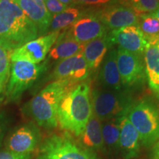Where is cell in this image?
<instances>
[{
  "mask_svg": "<svg viewBox=\"0 0 159 159\" xmlns=\"http://www.w3.org/2000/svg\"><path fill=\"white\" fill-rule=\"evenodd\" d=\"M84 45L77 42L69 34L68 31L60 34L55 47L49 51V58L61 60L75 56L83 52Z\"/></svg>",
  "mask_w": 159,
  "mask_h": 159,
  "instance_id": "44dd1931",
  "label": "cell"
},
{
  "mask_svg": "<svg viewBox=\"0 0 159 159\" xmlns=\"http://www.w3.org/2000/svg\"><path fill=\"white\" fill-rule=\"evenodd\" d=\"M36 159H99L96 152L83 148L68 132L53 134L40 144Z\"/></svg>",
  "mask_w": 159,
  "mask_h": 159,
  "instance_id": "8992f818",
  "label": "cell"
},
{
  "mask_svg": "<svg viewBox=\"0 0 159 159\" xmlns=\"http://www.w3.org/2000/svg\"><path fill=\"white\" fill-rule=\"evenodd\" d=\"M76 55L61 60L52 72L49 79L55 81L66 79L71 80L73 71H74L75 61H76Z\"/></svg>",
  "mask_w": 159,
  "mask_h": 159,
  "instance_id": "484cf974",
  "label": "cell"
},
{
  "mask_svg": "<svg viewBox=\"0 0 159 159\" xmlns=\"http://www.w3.org/2000/svg\"><path fill=\"white\" fill-rule=\"evenodd\" d=\"M60 35V31L50 32L49 34L37 38L26 43L19 48L10 52L11 61H25L39 64L46 58Z\"/></svg>",
  "mask_w": 159,
  "mask_h": 159,
  "instance_id": "ba28073f",
  "label": "cell"
},
{
  "mask_svg": "<svg viewBox=\"0 0 159 159\" xmlns=\"http://www.w3.org/2000/svg\"><path fill=\"white\" fill-rule=\"evenodd\" d=\"M117 49H111L105 55L99 71L98 80L102 89L122 91V84L116 61Z\"/></svg>",
  "mask_w": 159,
  "mask_h": 159,
  "instance_id": "9a60e30c",
  "label": "cell"
},
{
  "mask_svg": "<svg viewBox=\"0 0 159 159\" xmlns=\"http://www.w3.org/2000/svg\"><path fill=\"white\" fill-rule=\"evenodd\" d=\"M120 143L121 153L124 159H131L139 153L141 142L138 132L126 116L120 119Z\"/></svg>",
  "mask_w": 159,
  "mask_h": 159,
  "instance_id": "2e32d148",
  "label": "cell"
},
{
  "mask_svg": "<svg viewBox=\"0 0 159 159\" xmlns=\"http://www.w3.org/2000/svg\"><path fill=\"white\" fill-rule=\"evenodd\" d=\"M145 76L151 91L159 98V47L148 41L144 52Z\"/></svg>",
  "mask_w": 159,
  "mask_h": 159,
  "instance_id": "e0dca14e",
  "label": "cell"
},
{
  "mask_svg": "<svg viewBox=\"0 0 159 159\" xmlns=\"http://www.w3.org/2000/svg\"><path fill=\"white\" fill-rule=\"evenodd\" d=\"M91 87L82 82L69 89L60 102L57 109V123L69 134L78 138L92 114Z\"/></svg>",
  "mask_w": 159,
  "mask_h": 159,
  "instance_id": "6da1fadb",
  "label": "cell"
},
{
  "mask_svg": "<svg viewBox=\"0 0 159 159\" xmlns=\"http://www.w3.org/2000/svg\"><path fill=\"white\" fill-rule=\"evenodd\" d=\"M61 2H62L64 5L69 6V5H75V0H59Z\"/></svg>",
  "mask_w": 159,
  "mask_h": 159,
  "instance_id": "1f68e13d",
  "label": "cell"
},
{
  "mask_svg": "<svg viewBox=\"0 0 159 159\" xmlns=\"http://www.w3.org/2000/svg\"><path fill=\"white\" fill-rule=\"evenodd\" d=\"M106 29L96 15H83L71 26L68 33L75 41L85 45L107 34Z\"/></svg>",
  "mask_w": 159,
  "mask_h": 159,
  "instance_id": "4fadbf2b",
  "label": "cell"
},
{
  "mask_svg": "<svg viewBox=\"0 0 159 159\" xmlns=\"http://www.w3.org/2000/svg\"><path fill=\"white\" fill-rule=\"evenodd\" d=\"M152 14L155 17L157 18V19H158V20L159 21V7L156 10V11L153 12V13H152Z\"/></svg>",
  "mask_w": 159,
  "mask_h": 159,
  "instance_id": "836d02e7",
  "label": "cell"
},
{
  "mask_svg": "<svg viewBox=\"0 0 159 159\" xmlns=\"http://www.w3.org/2000/svg\"><path fill=\"white\" fill-rule=\"evenodd\" d=\"M2 136H3L2 130V128H1V127H0V144H1L2 139Z\"/></svg>",
  "mask_w": 159,
  "mask_h": 159,
  "instance_id": "e575fe53",
  "label": "cell"
},
{
  "mask_svg": "<svg viewBox=\"0 0 159 159\" xmlns=\"http://www.w3.org/2000/svg\"><path fill=\"white\" fill-rule=\"evenodd\" d=\"M152 159H159V139L153 145L152 150Z\"/></svg>",
  "mask_w": 159,
  "mask_h": 159,
  "instance_id": "4dcf8cb0",
  "label": "cell"
},
{
  "mask_svg": "<svg viewBox=\"0 0 159 159\" xmlns=\"http://www.w3.org/2000/svg\"><path fill=\"white\" fill-rule=\"evenodd\" d=\"M148 41H152V42H155L159 47V35H158V36L156 38H153V39L148 40Z\"/></svg>",
  "mask_w": 159,
  "mask_h": 159,
  "instance_id": "d6a6232c",
  "label": "cell"
},
{
  "mask_svg": "<svg viewBox=\"0 0 159 159\" xmlns=\"http://www.w3.org/2000/svg\"><path fill=\"white\" fill-rule=\"evenodd\" d=\"M11 64L10 52L0 46V102L5 99L6 85L10 77Z\"/></svg>",
  "mask_w": 159,
  "mask_h": 159,
  "instance_id": "cb8c5ba5",
  "label": "cell"
},
{
  "mask_svg": "<svg viewBox=\"0 0 159 159\" xmlns=\"http://www.w3.org/2000/svg\"><path fill=\"white\" fill-rule=\"evenodd\" d=\"M75 5L83 6H94L100 7L102 5H108L109 4L116 3L114 0H75Z\"/></svg>",
  "mask_w": 159,
  "mask_h": 159,
  "instance_id": "f1b7e54d",
  "label": "cell"
},
{
  "mask_svg": "<svg viewBox=\"0 0 159 159\" xmlns=\"http://www.w3.org/2000/svg\"><path fill=\"white\" fill-rule=\"evenodd\" d=\"M83 15V11L80 9L75 7H69L64 11L53 16L49 31H60L61 30L71 27Z\"/></svg>",
  "mask_w": 159,
  "mask_h": 159,
  "instance_id": "7402d4cb",
  "label": "cell"
},
{
  "mask_svg": "<svg viewBox=\"0 0 159 159\" xmlns=\"http://www.w3.org/2000/svg\"><path fill=\"white\" fill-rule=\"evenodd\" d=\"M106 28L116 30L139 25V15L130 7L121 4H109L95 13Z\"/></svg>",
  "mask_w": 159,
  "mask_h": 159,
  "instance_id": "30bf717a",
  "label": "cell"
},
{
  "mask_svg": "<svg viewBox=\"0 0 159 159\" xmlns=\"http://www.w3.org/2000/svg\"><path fill=\"white\" fill-rule=\"evenodd\" d=\"M116 61L122 86H134L144 80V65L139 55L118 48Z\"/></svg>",
  "mask_w": 159,
  "mask_h": 159,
  "instance_id": "9c48e42d",
  "label": "cell"
},
{
  "mask_svg": "<svg viewBox=\"0 0 159 159\" xmlns=\"http://www.w3.org/2000/svg\"><path fill=\"white\" fill-rule=\"evenodd\" d=\"M120 119H114L101 122L103 151L112 157H115L118 156L119 153H121L119 143Z\"/></svg>",
  "mask_w": 159,
  "mask_h": 159,
  "instance_id": "ffe728a7",
  "label": "cell"
},
{
  "mask_svg": "<svg viewBox=\"0 0 159 159\" xmlns=\"http://www.w3.org/2000/svg\"><path fill=\"white\" fill-rule=\"evenodd\" d=\"M32 154H19L9 150L0 151V159H31Z\"/></svg>",
  "mask_w": 159,
  "mask_h": 159,
  "instance_id": "f546056e",
  "label": "cell"
},
{
  "mask_svg": "<svg viewBox=\"0 0 159 159\" xmlns=\"http://www.w3.org/2000/svg\"><path fill=\"white\" fill-rule=\"evenodd\" d=\"M116 3L130 7L138 15L153 13L159 7V0H119Z\"/></svg>",
  "mask_w": 159,
  "mask_h": 159,
  "instance_id": "d4e9b609",
  "label": "cell"
},
{
  "mask_svg": "<svg viewBox=\"0 0 159 159\" xmlns=\"http://www.w3.org/2000/svg\"><path fill=\"white\" fill-rule=\"evenodd\" d=\"M126 116L138 132L141 145L150 148L159 139V108L153 102L142 99L134 103Z\"/></svg>",
  "mask_w": 159,
  "mask_h": 159,
  "instance_id": "277c9868",
  "label": "cell"
},
{
  "mask_svg": "<svg viewBox=\"0 0 159 159\" xmlns=\"http://www.w3.org/2000/svg\"><path fill=\"white\" fill-rule=\"evenodd\" d=\"M40 139L39 131L34 125H23L7 139V150L19 154H31L36 149Z\"/></svg>",
  "mask_w": 159,
  "mask_h": 159,
  "instance_id": "7c38bea8",
  "label": "cell"
},
{
  "mask_svg": "<svg viewBox=\"0 0 159 159\" xmlns=\"http://www.w3.org/2000/svg\"><path fill=\"white\" fill-rule=\"evenodd\" d=\"M114 2H116H116H118V1H119V0H114Z\"/></svg>",
  "mask_w": 159,
  "mask_h": 159,
  "instance_id": "d590c367",
  "label": "cell"
},
{
  "mask_svg": "<svg viewBox=\"0 0 159 159\" xmlns=\"http://www.w3.org/2000/svg\"><path fill=\"white\" fill-rule=\"evenodd\" d=\"M22 10L25 14L36 26L39 35L49 30L52 15L47 11L44 2L40 0H13Z\"/></svg>",
  "mask_w": 159,
  "mask_h": 159,
  "instance_id": "5bb4252c",
  "label": "cell"
},
{
  "mask_svg": "<svg viewBox=\"0 0 159 159\" xmlns=\"http://www.w3.org/2000/svg\"><path fill=\"white\" fill-rule=\"evenodd\" d=\"M147 40L153 39L159 35V21L150 13L139 15V25Z\"/></svg>",
  "mask_w": 159,
  "mask_h": 159,
  "instance_id": "603a6c76",
  "label": "cell"
},
{
  "mask_svg": "<svg viewBox=\"0 0 159 159\" xmlns=\"http://www.w3.org/2000/svg\"><path fill=\"white\" fill-rule=\"evenodd\" d=\"M76 85L68 79L53 81L31 99L28 110L39 126L45 129L57 128L60 102L67 91Z\"/></svg>",
  "mask_w": 159,
  "mask_h": 159,
  "instance_id": "3957f363",
  "label": "cell"
},
{
  "mask_svg": "<svg viewBox=\"0 0 159 159\" xmlns=\"http://www.w3.org/2000/svg\"><path fill=\"white\" fill-rule=\"evenodd\" d=\"M79 144L87 150L96 152L103 151L101 121L92 112L86 126L79 137Z\"/></svg>",
  "mask_w": 159,
  "mask_h": 159,
  "instance_id": "d6986e66",
  "label": "cell"
},
{
  "mask_svg": "<svg viewBox=\"0 0 159 159\" xmlns=\"http://www.w3.org/2000/svg\"><path fill=\"white\" fill-rule=\"evenodd\" d=\"M44 5L47 11L50 13L51 15L53 16L58 14L69 7V6L61 2L59 0H46Z\"/></svg>",
  "mask_w": 159,
  "mask_h": 159,
  "instance_id": "83f0119b",
  "label": "cell"
},
{
  "mask_svg": "<svg viewBox=\"0 0 159 159\" xmlns=\"http://www.w3.org/2000/svg\"><path fill=\"white\" fill-rule=\"evenodd\" d=\"M39 30L13 0H0V46L9 52L37 39Z\"/></svg>",
  "mask_w": 159,
  "mask_h": 159,
  "instance_id": "7a4b0ae2",
  "label": "cell"
},
{
  "mask_svg": "<svg viewBox=\"0 0 159 159\" xmlns=\"http://www.w3.org/2000/svg\"><path fill=\"white\" fill-rule=\"evenodd\" d=\"M111 45L117 44L119 48L142 55L144 52L148 40L138 26H128L113 30L108 34Z\"/></svg>",
  "mask_w": 159,
  "mask_h": 159,
  "instance_id": "8fae6325",
  "label": "cell"
},
{
  "mask_svg": "<svg viewBox=\"0 0 159 159\" xmlns=\"http://www.w3.org/2000/svg\"><path fill=\"white\" fill-rule=\"evenodd\" d=\"M90 69L89 68L88 63L85 61L83 52L76 55V61L73 71L71 80L75 84H79L80 82L85 80L89 77Z\"/></svg>",
  "mask_w": 159,
  "mask_h": 159,
  "instance_id": "4316f807",
  "label": "cell"
},
{
  "mask_svg": "<svg viewBox=\"0 0 159 159\" xmlns=\"http://www.w3.org/2000/svg\"><path fill=\"white\" fill-rule=\"evenodd\" d=\"M111 47L108 34L85 43L83 54L90 70L95 71L99 68Z\"/></svg>",
  "mask_w": 159,
  "mask_h": 159,
  "instance_id": "ac0fdd59",
  "label": "cell"
},
{
  "mask_svg": "<svg viewBox=\"0 0 159 159\" xmlns=\"http://www.w3.org/2000/svg\"><path fill=\"white\" fill-rule=\"evenodd\" d=\"M40 1H42V2H44L46 0H40Z\"/></svg>",
  "mask_w": 159,
  "mask_h": 159,
  "instance_id": "8d00e7d4",
  "label": "cell"
},
{
  "mask_svg": "<svg viewBox=\"0 0 159 159\" xmlns=\"http://www.w3.org/2000/svg\"><path fill=\"white\" fill-rule=\"evenodd\" d=\"M47 61L35 64L25 61H13L8 82L6 85L5 99L7 102H16L26 90L30 88L38 78L44 72Z\"/></svg>",
  "mask_w": 159,
  "mask_h": 159,
  "instance_id": "52a82bcc",
  "label": "cell"
},
{
  "mask_svg": "<svg viewBox=\"0 0 159 159\" xmlns=\"http://www.w3.org/2000/svg\"><path fill=\"white\" fill-rule=\"evenodd\" d=\"M91 97L93 112L101 122L126 116L134 103L131 95L123 91L94 89Z\"/></svg>",
  "mask_w": 159,
  "mask_h": 159,
  "instance_id": "5b68a950",
  "label": "cell"
}]
</instances>
